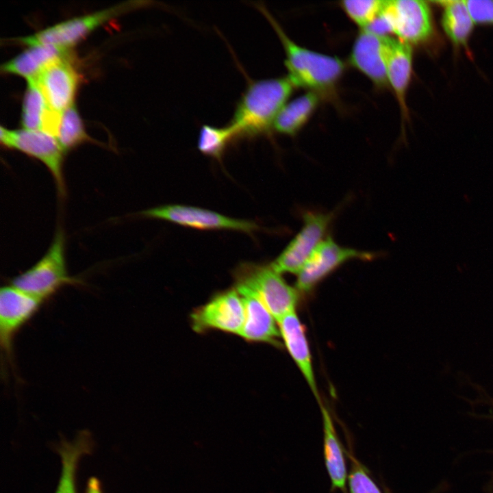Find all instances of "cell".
Here are the masks:
<instances>
[{
    "label": "cell",
    "instance_id": "20",
    "mask_svg": "<svg viewBox=\"0 0 493 493\" xmlns=\"http://www.w3.org/2000/svg\"><path fill=\"white\" fill-rule=\"evenodd\" d=\"M92 448L90 434L83 431L72 441H62L58 448L61 457L62 471L55 493H76L75 476L81 457Z\"/></svg>",
    "mask_w": 493,
    "mask_h": 493
},
{
    "label": "cell",
    "instance_id": "18",
    "mask_svg": "<svg viewBox=\"0 0 493 493\" xmlns=\"http://www.w3.org/2000/svg\"><path fill=\"white\" fill-rule=\"evenodd\" d=\"M70 49L49 45L32 46L3 64L1 70L33 80L51 62L70 58Z\"/></svg>",
    "mask_w": 493,
    "mask_h": 493
},
{
    "label": "cell",
    "instance_id": "11",
    "mask_svg": "<svg viewBox=\"0 0 493 493\" xmlns=\"http://www.w3.org/2000/svg\"><path fill=\"white\" fill-rule=\"evenodd\" d=\"M42 300L10 284L0 290V344L12 362V341L18 331L36 313Z\"/></svg>",
    "mask_w": 493,
    "mask_h": 493
},
{
    "label": "cell",
    "instance_id": "29",
    "mask_svg": "<svg viewBox=\"0 0 493 493\" xmlns=\"http://www.w3.org/2000/svg\"><path fill=\"white\" fill-rule=\"evenodd\" d=\"M85 493H103L101 483L96 477L89 479Z\"/></svg>",
    "mask_w": 493,
    "mask_h": 493
},
{
    "label": "cell",
    "instance_id": "28",
    "mask_svg": "<svg viewBox=\"0 0 493 493\" xmlns=\"http://www.w3.org/2000/svg\"><path fill=\"white\" fill-rule=\"evenodd\" d=\"M475 23L493 25L492 0H464Z\"/></svg>",
    "mask_w": 493,
    "mask_h": 493
},
{
    "label": "cell",
    "instance_id": "17",
    "mask_svg": "<svg viewBox=\"0 0 493 493\" xmlns=\"http://www.w3.org/2000/svg\"><path fill=\"white\" fill-rule=\"evenodd\" d=\"M412 46L392 38L387 66V80L405 118L408 114L406 94L412 78Z\"/></svg>",
    "mask_w": 493,
    "mask_h": 493
},
{
    "label": "cell",
    "instance_id": "16",
    "mask_svg": "<svg viewBox=\"0 0 493 493\" xmlns=\"http://www.w3.org/2000/svg\"><path fill=\"white\" fill-rule=\"evenodd\" d=\"M277 325L286 348L320 405L322 402L315 379L308 342L304 327L296 311L283 316L277 322Z\"/></svg>",
    "mask_w": 493,
    "mask_h": 493
},
{
    "label": "cell",
    "instance_id": "25",
    "mask_svg": "<svg viewBox=\"0 0 493 493\" xmlns=\"http://www.w3.org/2000/svg\"><path fill=\"white\" fill-rule=\"evenodd\" d=\"M56 139L65 152L90 140L73 105L62 112Z\"/></svg>",
    "mask_w": 493,
    "mask_h": 493
},
{
    "label": "cell",
    "instance_id": "3",
    "mask_svg": "<svg viewBox=\"0 0 493 493\" xmlns=\"http://www.w3.org/2000/svg\"><path fill=\"white\" fill-rule=\"evenodd\" d=\"M236 286L245 287L257 294L277 322L295 312L299 292L290 286L270 265L241 264L234 272Z\"/></svg>",
    "mask_w": 493,
    "mask_h": 493
},
{
    "label": "cell",
    "instance_id": "12",
    "mask_svg": "<svg viewBox=\"0 0 493 493\" xmlns=\"http://www.w3.org/2000/svg\"><path fill=\"white\" fill-rule=\"evenodd\" d=\"M393 34L412 46L427 41L433 34V21L428 3L421 0H386Z\"/></svg>",
    "mask_w": 493,
    "mask_h": 493
},
{
    "label": "cell",
    "instance_id": "2",
    "mask_svg": "<svg viewBox=\"0 0 493 493\" xmlns=\"http://www.w3.org/2000/svg\"><path fill=\"white\" fill-rule=\"evenodd\" d=\"M256 7L270 23L281 42L287 76L294 86L320 97L333 91L344 71V63L336 56L316 52L295 43L263 5L257 3Z\"/></svg>",
    "mask_w": 493,
    "mask_h": 493
},
{
    "label": "cell",
    "instance_id": "5",
    "mask_svg": "<svg viewBox=\"0 0 493 493\" xmlns=\"http://www.w3.org/2000/svg\"><path fill=\"white\" fill-rule=\"evenodd\" d=\"M142 5V2L140 1H125L87 15L70 18L16 40L29 47L49 45L71 49L104 23Z\"/></svg>",
    "mask_w": 493,
    "mask_h": 493
},
{
    "label": "cell",
    "instance_id": "19",
    "mask_svg": "<svg viewBox=\"0 0 493 493\" xmlns=\"http://www.w3.org/2000/svg\"><path fill=\"white\" fill-rule=\"evenodd\" d=\"M319 405L323 419L324 461L331 488L344 490L349 474L344 452L329 410L323 403Z\"/></svg>",
    "mask_w": 493,
    "mask_h": 493
},
{
    "label": "cell",
    "instance_id": "26",
    "mask_svg": "<svg viewBox=\"0 0 493 493\" xmlns=\"http://www.w3.org/2000/svg\"><path fill=\"white\" fill-rule=\"evenodd\" d=\"M385 0H344L340 7L361 29H366L382 10Z\"/></svg>",
    "mask_w": 493,
    "mask_h": 493
},
{
    "label": "cell",
    "instance_id": "4",
    "mask_svg": "<svg viewBox=\"0 0 493 493\" xmlns=\"http://www.w3.org/2000/svg\"><path fill=\"white\" fill-rule=\"evenodd\" d=\"M77 282L68 275L65 238L58 229L45 254L31 268L12 279L11 284L42 301L62 286Z\"/></svg>",
    "mask_w": 493,
    "mask_h": 493
},
{
    "label": "cell",
    "instance_id": "21",
    "mask_svg": "<svg viewBox=\"0 0 493 493\" xmlns=\"http://www.w3.org/2000/svg\"><path fill=\"white\" fill-rule=\"evenodd\" d=\"M320 96L308 91L287 102L279 111L273 125V129L288 136L296 134L316 110Z\"/></svg>",
    "mask_w": 493,
    "mask_h": 493
},
{
    "label": "cell",
    "instance_id": "22",
    "mask_svg": "<svg viewBox=\"0 0 493 493\" xmlns=\"http://www.w3.org/2000/svg\"><path fill=\"white\" fill-rule=\"evenodd\" d=\"M443 8L442 28L457 47H466L472 34L475 22L464 0L436 1Z\"/></svg>",
    "mask_w": 493,
    "mask_h": 493
},
{
    "label": "cell",
    "instance_id": "15",
    "mask_svg": "<svg viewBox=\"0 0 493 493\" xmlns=\"http://www.w3.org/2000/svg\"><path fill=\"white\" fill-rule=\"evenodd\" d=\"M235 288L242 299L245 313L239 336L247 341L280 346L278 338L281 335L277 322L265 304L251 290L240 286H235Z\"/></svg>",
    "mask_w": 493,
    "mask_h": 493
},
{
    "label": "cell",
    "instance_id": "1",
    "mask_svg": "<svg viewBox=\"0 0 493 493\" xmlns=\"http://www.w3.org/2000/svg\"><path fill=\"white\" fill-rule=\"evenodd\" d=\"M295 88L288 76L248 81L229 123L236 138L269 134Z\"/></svg>",
    "mask_w": 493,
    "mask_h": 493
},
{
    "label": "cell",
    "instance_id": "8",
    "mask_svg": "<svg viewBox=\"0 0 493 493\" xmlns=\"http://www.w3.org/2000/svg\"><path fill=\"white\" fill-rule=\"evenodd\" d=\"M377 257L375 253L340 246L327 237L316 246L297 275L296 288L299 293L309 292L345 262L351 260L371 261Z\"/></svg>",
    "mask_w": 493,
    "mask_h": 493
},
{
    "label": "cell",
    "instance_id": "14",
    "mask_svg": "<svg viewBox=\"0 0 493 493\" xmlns=\"http://www.w3.org/2000/svg\"><path fill=\"white\" fill-rule=\"evenodd\" d=\"M33 80L50 109L62 112L73 105L79 77L71 64L70 58L51 62Z\"/></svg>",
    "mask_w": 493,
    "mask_h": 493
},
{
    "label": "cell",
    "instance_id": "6",
    "mask_svg": "<svg viewBox=\"0 0 493 493\" xmlns=\"http://www.w3.org/2000/svg\"><path fill=\"white\" fill-rule=\"evenodd\" d=\"M0 141L5 147L18 150L41 162L52 175L59 196L65 197L63 164L66 152L55 137L41 130H10L1 126Z\"/></svg>",
    "mask_w": 493,
    "mask_h": 493
},
{
    "label": "cell",
    "instance_id": "13",
    "mask_svg": "<svg viewBox=\"0 0 493 493\" xmlns=\"http://www.w3.org/2000/svg\"><path fill=\"white\" fill-rule=\"evenodd\" d=\"M392 40L389 36L361 29L351 49V64L378 88L388 86L387 66Z\"/></svg>",
    "mask_w": 493,
    "mask_h": 493
},
{
    "label": "cell",
    "instance_id": "27",
    "mask_svg": "<svg viewBox=\"0 0 493 493\" xmlns=\"http://www.w3.org/2000/svg\"><path fill=\"white\" fill-rule=\"evenodd\" d=\"M351 466L348 474V493H383L371 478L366 468L350 456Z\"/></svg>",
    "mask_w": 493,
    "mask_h": 493
},
{
    "label": "cell",
    "instance_id": "24",
    "mask_svg": "<svg viewBox=\"0 0 493 493\" xmlns=\"http://www.w3.org/2000/svg\"><path fill=\"white\" fill-rule=\"evenodd\" d=\"M234 138L236 134L229 124L225 127L203 125L199 134L198 149L205 155L220 160L228 144Z\"/></svg>",
    "mask_w": 493,
    "mask_h": 493
},
{
    "label": "cell",
    "instance_id": "7",
    "mask_svg": "<svg viewBox=\"0 0 493 493\" xmlns=\"http://www.w3.org/2000/svg\"><path fill=\"white\" fill-rule=\"evenodd\" d=\"M333 216V212L307 211L303 213L301 229L270 266L280 274L298 275L314 250L323 240Z\"/></svg>",
    "mask_w": 493,
    "mask_h": 493
},
{
    "label": "cell",
    "instance_id": "10",
    "mask_svg": "<svg viewBox=\"0 0 493 493\" xmlns=\"http://www.w3.org/2000/svg\"><path fill=\"white\" fill-rule=\"evenodd\" d=\"M140 215L201 229H231L251 233L259 229L253 221L232 218L206 209L166 205L142 211Z\"/></svg>",
    "mask_w": 493,
    "mask_h": 493
},
{
    "label": "cell",
    "instance_id": "9",
    "mask_svg": "<svg viewBox=\"0 0 493 493\" xmlns=\"http://www.w3.org/2000/svg\"><path fill=\"white\" fill-rule=\"evenodd\" d=\"M242 299L234 288L215 295L191 314L192 328L197 333L218 329L240 335L244 322Z\"/></svg>",
    "mask_w": 493,
    "mask_h": 493
},
{
    "label": "cell",
    "instance_id": "23",
    "mask_svg": "<svg viewBox=\"0 0 493 493\" xmlns=\"http://www.w3.org/2000/svg\"><path fill=\"white\" fill-rule=\"evenodd\" d=\"M23 101L21 125L23 129L42 130L45 114L49 108L34 80H27Z\"/></svg>",
    "mask_w": 493,
    "mask_h": 493
}]
</instances>
